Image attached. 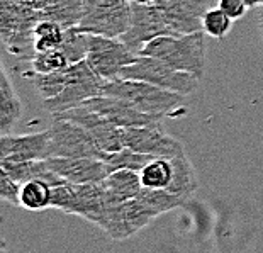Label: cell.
Masks as SVG:
<instances>
[{
	"label": "cell",
	"instance_id": "obj_14",
	"mask_svg": "<svg viewBox=\"0 0 263 253\" xmlns=\"http://www.w3.org/2000/svg\"><path fill=\"white\" fill-rule=\"evenodd\" d=\"M87 107L99 112L105 119L119 128H134V126H148V124H161V119L148 116L144 112L133 107L129 102L109 94H100L88 99L85 102Z\"/></svg>",
	"mask_w": 263,
	"mask_h": 253
},
{
	"label": "cell",
	"instance_id": "obj_25",
	"mask_svg": "<svg viewBox=\"0 0 263 253\" xmlns=\"http://www.w3.org/2000/svg\"><path fill=\"white\" fill-rule=\"evenodd\" d=\"M143 187L148 189H168L173 177L172 160L166 156H155L146 167L139 172Z\"/></svg>",
	"mask_w": 263,
	"mask_h": 253
},
{
	"label": "cell",
	"instance_id": "obj_10",
	"mask_svg": "<svg viewBox=\"0 0 263 253\" xmlns=\"http://www.w3.org/2000/svg\"><path fill=\"white\" fill-rule=\"evenodd\" d=\"M153 216L144 209L136 197L127 199L117 204H110L105 216L100 221L99 228L116 241L126 240L141 231L153 221Z\"/></svg>",
	"mask_w": 263,
	"mask_h": 253
},
{
	"label": "cell",
	"instance_id": "obj_9",
	"mask_svg": "<svg viewBox=\"0 0 263 253\" xmlns=\"http://www.w3.org/2000/svg\"><path fill=\"white\" fill-rule=\"evenodd\" d=\"M170 34L168 26L156 9L153 2H138V0H131V22L129 27L121 39L129 46L134 53L141 55L143 48L146 46L149 41Z\"/></svg>",
	"mask_w": 263,
	"mask_h": 253
},
{
	"label": "cell",
	"instance_id": "obj_23",
	"mask_svg": "<svg viewBox=\"0 0 263 253\" xmlns=\"http://www.w3.org/2000/svg\"><path fill=\"white\" fill-rule=\"evenodd\" d=\"M83 7H85V0H54L41 10V19L54 21L61 27L68 29L80 24Z\"/></svg>",
	"mask_w": 263,
	"mask_h": 253
},
{
	"label": "cell",
	"instance_id": "obj_22",
	"mask_svg": "<svg viewBox=\"0 0 263 253\" xmlns=\"http://www.w3.org/2000/svg\"><path fill=\"white\" fill-rule=\"evenodd\" d=\"M136 199L141 202V206L146 209L153 218H158L165 212L177 209L189 201L178 194L170 192L168 189H148L143 187L141 192L136 195Z\"/></svg>",
	"mask_w": 263,
	"mask_h": 253
},
{
	"label": "cell",
	"instance_id": "obj_32",
	"mask_svg": "<svg viewBox=\"0 0 263 253\" xmlns=\"http://www.w3.org/2000/svg\"><path fill=\"white\" fill-rule=\"evenodd\" d=\"M217 7H221L233 21H238L245 17V14L248 12L250 7L246 5L245 0H219Z\"/></svg>",
	"mask_w": 263,
	"mask_h": 253
},
{
	"label": "cell",
	"instance_id": "obj_27",
	"mask_svg": "<svg viewBox=\"0 0 263 253\" xmlns=\"http://www.w3.org/2000/svg\"><path fill=\"white\" fill-rule=\"evenodd\" d=\"M65 27H61L58 22L41 19L34 27V49L39 51H48V49L60 48L63 41Z\"/></svg>",
	"mask_w": 263,
	"mask_h": 253
},
{
	"label": "cell",
	"instance_id": "obj_15",
	"mask_svg": "<svg viewBox=\"0 0 263 253\" xmlns=\"http://www.w3.org/2000/svg\"><path fill=\"white\" fill-rule=\"evenodd\" d=\"M49 128L31 134H2L0 138V161H26L49 158Z\"/></svg>",
	"mask_w": 263,
	"mask_h": 253
},
{
	"label": "cell",
	"instance_id": "obj_12",
	"mask_svg": "<svg viewBox=\"0 0 263 253\" xmlns=\"http://www.w3.org/2000/svg\"><path fill=\"white\" fill-rule=\"evenodd\" d=\"M156 5L168 26L170 34L204 31L202 19L209 9L207 0H149Z\"/></svg>",
	"mask_w": 263,
	"mask_h": 253
},
{
	"label": "cell",
	"instance_id": "obj_26",
	"mask_svg": "<svg viewBox=\"0 0 263 253\" xmlns=\"http://www.w3.org/2000/svg\"><path fill=\"white\" fill-rule=\"evenodd\" d=\"M153 155H146V153H139V151L133 150V148H124L114 151V153H107L105 156V161L112 170H119V168H127V170H134V172H141L148 163L153 160Z\"/></svg>",
	"mask_w": 263,
	"mask_h": 253
},
{
	"label": "cell",
	"instance_id": "obj_5",
	"mask_svg": "<svg viewBox=\"0 0 263 253\" xmlns=\"http://www.w3.org/2000/svg\"><path fill=\"white\" fill-rule=\"evenodd\" d=\"M68 68L70 78L63 91L57 97L43 100L44 109L51 112V114H58V112L78 107V105L85 104L88 99L104 94V83L107 80H104L99 73H95V70L88 65L87 60L71 63Z\"/></svg>",
	"mask_w": 263,
	"mask_h": 253
},
{
	"label": "cell",
	"instance_id": "obj_7",
	"mask_svg": "<svg viewBox=\"0 0 263 253\" xmlns=\"http://www.w3.org/2000/svg\"><path fill=\"white\" fill-rule=\"evenodd\" d=\"M51 139H49V158H104L107 156L95 143L92 134L85 128L73 121L53 117V124L49 128Z\"/></svg>",
	"mask_w": 263,
	"mask_h": 253
},
{
	"label": "cell",
	"instance_id": "obj_6",
	"mask_svg": "<svg viewBox=\"0 0 263 253\" xmlns=\"http://www.w3.org/2000/svg\"><path fill=\"white\" fill-rule=\"evenodd\" d=\"M131 22V0H85L78 27L87 34L121 38Z\"/></svg>",
	"mask_w": 263,
	"mask_h": 253
},
{
	"label": "cell",
	"instance_id": "obj_36",
	"mask_svg": "<svg viewBox=\"0 0 263 253\" xmlns=\"http://www.w3.org/2000/svg\"><path fill=\"white\" fill-rule=\"evenodd\" d=\"M261 36H263V24H261Z\"/></svg>",
	"mask_w": 263,
	"mask_h": 253
},
{
	"label": "cell",
	"instance_id": "obj_11",
	"mask_svg": "<svg viewBox=\"0 0 263 253\" xmlns=\"http://www.w3.org/2000/svg\"><path fill=\"white\" fill-rule=\"evenodd\" d=\"M53 117H61V119L73 121L82 128H85L92 134L95 143L105 153H114V151L124 148V139H122V128L112 124L110 121L100 116L99 112L87 107L85 104L78 105V107L58 112L53 114Z\"/></svg>",
	"mask_w": 263,
	"mask_h": 253
},
{
	"label": "cell",
	"instance_id": "obj_21",
	"mask_svg": "<svg viewBox=\"0 0 263 253\" xmlns=\"http://www.w3.org/2000/svg\"><path fill=\"white\" fill-rule=\"evenodd\" d=\"M172 167H173V177L168 185V190L173 194H178L182 197L190 199L194 192L199 187L197 175H195L194 165L190 161L187 151H182L180 155L172 156Z\"/></svg>",
	"mask_w": 263,
	"mask_h": 253
},
{
	"label": "cell",
	"instance_id": "obj_28",
	"mask_svg": "<svg viewBox=\"0 0 263 253\" xmlns=\"http://www.w3.org/2000/svg\"><path fill=\"white\" fill-rule=\"evenodd\" d=\"M60 49L66 55L70 65L85 60L88 53V34L83 32L78 26L68 27V29H65Z\"/></svg>",
	"mask_w": 263,
	"mask_h": 253
},
{
	"label": "cell",
	"instance_id": "obj_20",
	"mask_svg": "<svg viewBox=\"0 0 263 253\" xmlns=\"http://www.w3.org/2000/svg\"><path fill=\"white\" fill-rule=\"evenodd\" d=\"M102 185H104L105 192H107L110 204H117V202L134 199L143 189L139 172L127 170V168L112 170L102 180Z\"/></svg>",
	"mask_w": 263,
	"mask_h": 253
},
{
	"label": "cell",
	"instance_id": "obj_34",
	"mask_svg": "<svg viewBox=\"0 0 263 253\" xmlns=\"http://www.w3.org/2000/svg\"><path fill=\"white\" fill-rule=\"evenodd\" d=\"M245 2L250 9H255V7H258V5H263V0H245Z\"/></svg>",
	"mask_w": 263,
	"mask_h": 253
},
{
	"label": "cell",
	"instance_id": "obj_18",
	"mask_svg": "<svg viewBox=\"0 0 263 253\" xmlns=\"http://www.w3.org/2000/svg\"><path fill=\"white\" fill-rule=\"evenodd\" d=\"M22 114H24V105L10 80L7 66L2 61L0 65V133L10 134L22 119Z\"/></svg>",
	"mask_w": 263,
	"mask_h": 253
},
{
	"label": "cell",
	"instance_id": "obj_13",
	"mask_svg": "<svg viewBox=\"0 0 263 253\" xmlns=\"http://www.w3.org/2000/svg\"><path fill=\"white\" fill-rule=\"evenodd\" d=\"M122 139H124V146L127 148L153 156L172 158V156H177L182 151H185L183 144L178 139L172 138L170 134H166L161 124L122 128Z\"/></svg>",
	"mask_w": 263,
	"mask_h": 253
},
{
	"label": "cell",
	"instance_id": "obj_1",
	"mask_svg": "<svg viewBox=\"0 0 263 253\" xmlns=\"http://www.w3.org/2000/svg\"><path fill=\"white\" fill-rule=\"evenodd\" d=\"M104 94L126 100L133 107L156 119L180 117L187 112V95L166 91L143 80H134V78L119 77L114 80H107L104 83Z\"/></svg>",
	"mask_w": 263,
	"mask_h": 253
},
{
	"label": "cell",
	"instance_id": "obj_4",
	"mask_svg": "<svg viewBox=\"0 0 263 253\" xmlns=\"http://www.w3.org/2000/svg\"><path fill=\"white\" fill-rule=\"evenodd\" d=\"M121 77L153 83L156 87L166 88V91L182 95H190L197 91L199 87L197 77L173 68V66L165 63V61L148 55H139L131 65H127L121 71Z\"/></svg>",
	"mask_w": 263,
	"mask_h": 253
},
{
	"label": "cell",
	"instance_id": "obj_24",
	"mask_svg": "<svg viewBox=\"0 0 263 253\" xmlns=\"http://www.w3.org/2000/svg\"><path fill=\"white\" fill-rule=\"evenodd\" d=\"M51 187L44 180H27L21 187V207L31 212H39L51 207Z\"/></svg>",
	"mask_w": 263,
	"mask_h": 253
},
{
	"label": "cell",
	"instance_id": "obj_17",
	"mask_svg": "<svg viewBox=\"0 0 263 253\" xmlns=\"http://www.w3.org/2000/svg\"><path fill=\"white\" fill-rule=\"evenodd\" d=\"M110 206L102 182L75 184V197L70 214L80 216L99 226Z\"/></svg>",
	"mask_w": 263,
	"mask_h": 253
},
{
	"label": "cell",
	"instance_id": "obj_35",
	"mask_svg": "<svg viewBox=\"0 0 263 253\" xmlns=\"http://www.w3.org/2000/svg\"><path fill=\"white\" fill-rule=\"evenodd\" d=\"M138 2H149V0H138Z\"/></svg>",
	"mask_w": 263,
	"mask_h": 253
},
{
	"label": "cell",
	"instance_id": "obj_31",
	"mask_svg": "<svg viewBox=\"0 0 263 253\" xmlns=\"http://www.w3.org/2000/svg\"><path fill=\"white\" fill-rule=\"evenodd\" d=\"M21 187L22 184L12 178L7 172L0 167V197L4 202H9L12 206L21 204Z\"/></svg>",
	"mask_w": 263,
	"mask_h": 253
},
{
	"label": "cell",
	"instance_id": "obj_16",
	"mask_svg": "<svg viewBox=\"0 0 263 253\" xmlns=\"http://www.w3.org/2000/svg\"><path fill=\"white\" fill-rule=\"evenodd\" d=\"M48 165L70 184H90L102 182L110 173V168L104 158H46Z\"/></svg>",
	"mask_w": 263,
	"mask_h": 253
},
{
	"label": "cell",
	"instance_id": "obj_2",
	"mask_svg": "<svg viewBox=\"0 0 263 253\" xmlns=\"http://www.w3.org/2000/svg\"><path fill=\"white\" fill-rule=\"evenodd\" d=\"M141 55L155 56L173 68L190 73L200 80L205 71L204 31L190 34H163L149 41Z\"/></svg>",
	"mask_w": 263,
	"mask_h": 253
},
{
	"label": "cell",
	"instance_id": "obj_29",
	"mask_svg": "<svg viewBox=\"0 0 263 253\" xmlns=\"http://www.w3.org/2000/svg\"><path fill=\"white\" fill-rule=\"evenodd\" d=\"M29 61H31V73H53L63 70L70 65L66 55L60 48L48 49V51H39Z\"/></svg>",
	"mask_w": 263,
	"mask_h": 253
},
{
	"label": "cell",
	"instance_id": "obj_33",
	"mask_svg": "<svg viewBox=\"0 0 263 253\" xmlns=\"http://www.w3.org/2000/svg\"><path fill=\"white\" fill-rule=\"evenodd\" d=\"M14 2H17L21 5H26V7H31V9L41 12L43 9H46L49 4L54 2V0H14Z\"/></svg>",
	"mask_w": 263,
	"mask_h": 253
},
{
	"label": "cell",
	"instance_id": "obj_30",
	"mask_svg": "<svg viewBox=\"0 0 263 253\" xmlns=\"http://www.w3.org/2000/svg\"><path fill=\"white\" fill-rule=\"evenodd\" d=\"M202 27L207 36L216 39H224L233 27V19L221 7H209L204 14Z\"/></svg>",
	"mask_w": 263,
	"mask_h": 253
},
{
	"label": "cell",
	"instance_id": "obj_19",
	"mask_svg": "<svg viewBox=\"0 0 263 253\" xmlns=\"http://www.w3.org/2000/svg\"><path fill=\"white\" fill-rule=\"evenodd\" d=\"M0 167L17 182L27 180H44L49 185H60L66 180L61 178L46 160H26V161H0Z\"/></svg>",
	"mask_w": 263,
	"mask_h": 253
},
{
	"label": "cell",
	"instance_id": "obj_8",
	"mask_svg": "<svg viewBox=\"0 0 263 253\" xmlns=\"http://www.w3.org/2000/svg\"><path fill=\"white\" fill-rule=\"evenodd\" d=\"M138 56L121 38L88 34V53L85 60L104 80L119 78L121 71Z\"/></svg>",
	"mask_w": 263,
	"mask_h": 253
},
{
	"label": "cell",
	"instance_id": "obj_3",
	"mask_svg": "<svg viewBox=\"0 0 263 253\" xmlns=\"http://www.w3.org/2000/svg\"><path fill=\"white\" fill-rule=\"evenodd\" d=\"M41 12L14 0L0 2V38L5 51L19 60H31L36 55L34 27Z\"/></svg>",
	"mask_w": 263,
	"mask_h": 253
}]
</instances>
